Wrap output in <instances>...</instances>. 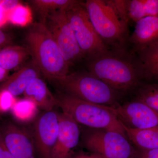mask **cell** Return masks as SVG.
Segmentation results:
<instances>
[{
	"instance_id": "6da1fadb",
	"label": "cell",
	"mask_w": 158,
	"mask_h": 158,
	"mask_svg": "<svg viewBox=\"0 0 158 158\" xmlns=\"http://www.w3.org/2000/svg\"><path fill=\"white\" fill-rule=\"evenodd\" d=\"M85 9L94 30L110 51L129 52L130 36L125 1L87 0Z\"/></svg>"
},
{
	"instance_id": "7a4b0ae2",
	"label": "cell",
	"mask_w": 158,
	"mask_h": 158,
	"mask_svg": "<svg viewBox=\"0 0 158 158\" xmlns=\"http://www.w3.org/2000/svg\"><path fill=\"white\" fill-rule=\"evenodd\" d=\"M88 72L124 94L142 84L141 72L131 54L110 52L87 60Z\"/></svg>"
},
{
	"instance_id": "3957f363",
	"label": "cell",
	"mask_w": 158,
	"mask_h": 158,
	"mask_svg": "<svg viewBox=\"0 0 158 158\" xmlns=\"http://www.w3.org/2000/svg\"><path fill=\"white\" fill-rule=\"evenodd\" d=\"M26 40L32 60L49 81L69 73L70 66L43 23L33 25L28 31Z\"/></svg>"
},
{
	"instance_id": "277c9868",
	"label": "cell",
	"mask_w": 158,
	"mask_h": 158,
	"mask_svg": "<svg viewBox=\"0 0 158 158\" xmlns=\"http://www.w3.org/2000/svg\"><path fill=\"white\" fill-rule=\"evenodd\" d=\"M50 81L59 92L101 106H114L123 95L89 72L69 73Z\"/></svg>"
},
{
	"instance_id": "5b68a950",
	"label": "cell",
	"mask_w": 158,
	"mask_h": 158,
	"mask_svg": "<svg viewBox=\"0 0 158 158\" xmlns=\"http://www.w3.org/2000/svg\"><path fill=\"white\" fill-rule=\"evenodd\" d=\"M55 96L57 106L61 108L62 113L70 116L78 124L92 129L117 132L127 137L111 107L85 101L61 92Z\"/></svg>"
},
{
	"instance_id": "8992f818",
	"label": "cell",
	"mask_w": 158,
	"mask_h": 158,
	"mask_svg": "<svg viewBox=\"0 0 158 158\" xmlns=\"http://www.w3.org/2000/svg\"><path fill=\"white\" fill-rule=\"evenodd\" d=\"M79 45L87 60L110 52L94 30L85 9L80 1L66 11Z\"/></svg>"
},
{
	"instance_id": "52a82bcc",
	"label": "cell",
	"mask_w": 158,
	"mask_h": 158,
	"mask_svg": "<svg viewBox=\"0 0 158 158\" xmlns=\"http://www.w3.org/2000/svg\"><path fill=\"white\" fill-rule=\"evenodd\" d=\"M85 147L104 158H136L137 149L126 136L113 131L92 129L84 136Z\"/></svg>"
},
{
	"instance_id": "ba28073f",
	"label": "cell",
	"mask_w": 158,
	"mask_h": 158,
	"mask_svg": "<svg viewBox=\"0 0 158 158\" xmlns=\"http://www.w3.org/2000/svg\"><path fill=\"white\" fill-rule=\"evenodd\" d=\"M52 35L65 60L71 66L85 59L65 10L48 14L41 22Z\"/></svg>"
},
{
	"instance_id": "9c48e42d",
	"label": "cell",
	"mask_w": 158,
	"mask_h": 158,
	"mask_svg": "<svg viewBox=\"0 0 158 158\" xmlns=\"http://www.w3.org/2000/svg\"><path fill=\"white\" fill-rule=\"evenodd\" d=\"M118 120L127 127L158 129V112L138 100L111 107Z\"/></svg>"
},
{
	"instance_id": "30bf717a",
	"label": "cell",
	"mask_w": 158,
	"mask_h": 158,
	"mask_svg": "<svg viewBox=\"0 0 158 158\" xmlns=\"http://www.w3.org/2000/svg\"><path fill=\"white\" fill-rule=\"evenodd\" d=\"M59 131V115L53 110L45 111L36 119L34 141L40 158H51Z\"/></svg>"
},
{
	"instance_id": "8fae6325",
	"label": "cell",
	"mask_w": 158,
	"mask_h": 158,
	"mask_svg": "<svg viewBox=\"0 0 158 158\" xmlns=\"http://www.w3.org/2000/svg\"><path fill=\"white\" fill-rule=\"evenodd\" d=\"M59 131L51 158H70L80 140L79 124L65 113H58Z\"/></svg>"
},
{
	"instance_id": "7c38bea8",
	"label": "cell",
	"mask_w": 158,
	"mask_h": 158,
	"mask_svg": "<svg viewBox=\"0 0 158 158\" xmlns=\"http://www.w3.org/2000/svg\"><path fill=\"white\" fill-rule=\"evenodd\" d=\"M6 148L15 158H36L34 140L28 133L13 123L0 129Z\"/></svg>"
},
{
	"instance_id": "4fadbf2b",
	"label": "cell",
	"mask_w": 158,
	"mask_h": 158,
	"mask_svg": "<svg viewBox=\"0 0 158 158\" xmlns=\"http://www.w3.org/2000/svg\"><path fill=\"white\" fill-rule=\"evenodd\" d=\"M41 73L40 69L32 59L8 77L1 85L0 91L7 90L14 97L19 96L24 93L33 79L40 77Z\"/></svg>"
},
{
	"instance_id": "5bb4252c",
	"label": "cell",
	"mask_w": 158,
	"mask_h": 158,
	"mask_svg": "<svg viewBox=\"0 0 158 158\" xmlns=\"http://www.w3.org/2000/svg\"><path fill=\"white\" fill-rule=\"evenodd\" d=\"M158 40V16H149L135 23L129 39L130 53Z\"/></svg>"
},
{
	"instance_id": "9a60e30c",
	"label": "cell",
	"mask_w": 158,
	"mask_h": 158,
	"mask_svg": "<svg viewBox=\"0 0 158 158\" xmlns=\"http://www.w3.org/2000/svg\"><path fill=\"white\" fill-rule=\"evenodd\" d=\"M141 72L142 80L158 82V40L131 53Z\"/></svg>"
},
{
	"instance_id": "2e32d148",
	"label": "cell",
	"mask_w": 158,
	"mask_h": 158,
	"mask_svg": "<svg viewBox=\"0 0 158 158\" xmlns=\"http://www.w3.org/2000/svg\"><path fill=\"white\" fill-rule=\"evenodd\" d=\"M23 94L27 99L45 111L53 110L57 106L55 95L40 77L33 79L29 83Z\"/></svg>"
},
{
	"instance_id": "e0dca14e",
	"label": "cell",
	"mask_w": 158,
	"mask_h": 158,
	"mask_svg": "<svg viewBox=\"0 0 158 158\" xmlns=\"http://www.w3.org/2000/svg\"><path fill=\"white\" fill-rule=\"evenodd\" d=\"M120 122L128 139L138 150L146 151L158 148V129L132 128Z\"/></svg>"
},
{
	"instance_id": "ac0fdd59",
	"label": "cell",
	"mask_w": 158,
	"mask_h": 158,
	"mask_svg": "<svg viewBox=\"0 0 158 158\" xmlns=\"http://www.w3.org/2000/svg\"><path fill=\"white\" fill-rule=\"evenodd\" d=\"M125 5L129 23H136L149 16H158V0H127Z\"/></svg>"
},
{
	"instance_id": "d6986e66",
	"label": "cell",
	"mask_w": 158,
	"mask_h": 158,
	"mask_svg": "<svg viewBox=\"0 0 158 158\" xmlns=\"http://www.w3.org/2000/svg\"><path fill=\"white\" fill-rule=\"evenodd\" d=\"M30 56L27 48L10 46L0 48V67L9 71L23 64Z\"/></svg>"
},
{
	"instance_id": "ffe728a7",
	"label": "cell",
	"mask_w": 158,
	"mask_h": 158,
	"mask_svg": "<svg viewBox=\"0 0 158 158\" xmlns=\"http://www.w3.org/2000/svg\"><path fill=\"white\" fill-rule=\"evenodd\" d=\"M81 1L77 0H32L31 4L41 17V21L49 13L58 10L67 11Z\"/></svg>"
},
{
	"instance_id": "44dd1931",
	"label": "cell",
	"mask_w": 158,
	"mask_h": 158,
	"mask_svg": "<svg viewBox=\"0 0 158 158\" xmlns=\"http://www.w3.org/2000/svg\"><path fill=\"white\" fill-rule=\"evenodd\" d=\"M135 91L136 99L158 112V82L142 84Z\"/></svg>"
},
{
	"instance_id": "7402d4cb",
	"label": "cell",
	"mask_w": 158,
	"mask_h": 158,
	"mask_svg": "<svg viewBox=\"0 0 158 158\" xmlns=\"http://www.w3.org/2000/svg\"><path fill=\"white\" fill-rule=\"evenodd\" d=\"M8 19L14 24L25 26L31 20V10L27 6L19 4L8 13Z\"/></svg>"
},
{
	"instance_id": "603a6c76",
	"label": "cell",
	"mask_w": 158,
	"mask_h": 158,
	"mask_svg": "<svg viewBox=\"0 0 158 158\" xmlns=\"http://www.w3.org/2000/svg\"><path fill=\"white\" fill-rule=\"evenodd\" d=\"M35 106L34 103L26 99L20 100L14 104L12 108L13 114L17 118L21 119L30 118L35 113Z\"/></svg>"
},
{
	"instance_id": "cb8c5ba5",
	"label": "cell",
	"mask_w": 158,
	"mask_h": 158,
	"mask_svg": "<svg viewBox=\"0 0 158 158\" xmlns=\"http://www.w3.org/2000/svg\"><path fill=\"white\" fill-rule=\"evenodd\" d=\"M14 96L7 90L0 91V111L6 112L12 107L15 103Z\"/></svg>"
},
{
	"instance_id": "d4e9b609",
	"label": "cell",
	"mask_w": 158,
	"mask_h": 158,
	"mask_svg": "<svg viewBox=\"0 0 158 158\" xmlns=\"http://www.w3.org/2000/svg\"><path fill=\"white\" fill-rule=\"evenodd\" d=\"M136 158H158V148L146 151L137 149Z\"/></svg>"
},
{
	"instance_id": "484cf974",
	"label": "cell",
	"mask_w": 158,
	"mask_h": 158,
	"mask_svg": "<svg viewBox=\"0 0 158 158\" xmlns=\"http://www.w3.org/2000/svg\"><path fill=\"white\" fill-rule=\"evenodd\" d=\"M0 4L8 14L9 11L15 8L20 3L19 1L15 0H4L0 1Z\"/></svg>"
},
{
	"instance_id": "4316f807",
	"label": "cell",
	"mask_w": 158,
	"mask_h": 158,
	"mask_svg": "<svg viewBox=\"0 0 158 158\" xmlns=\"http://www.w3.org/2000/svg\"><path fill=\"white\" fill-rule=\"evenodd\" d=\"M8 20V13L0 4V27L5 24Z\"/></svg>"
},
{
	"instance_id": "83f0119b",
	"label": "cell",
	"mask_w": 158,
	"mask_h": 158,
	"mask_svg": "<svg viewBox=\"0 0 158 158\" xmlns=\"http://www.w3.org/2000/svg\"><path fill=\"white\" fill-rule=\"evenodd\" d=\"M75 158H104L101 156L97 154L93 153L90 154H87L81 153L78 155Z\"/></svg>"
},
{
	"instance_id": "f1b7e54d",
	"label": "cell",
	"mask_w": 158,
	"mask_h": 158,
	"mask_svg": "<svg viewBox=\"0 0 158 158\" xmlns=\"http://www.w3.org/2000/svg\"><path fill=\"white\" fill-rule=\"evenodd\" d=\"M8 72L9 71L0 67V82L8 78L7 76H8Z\"/></svg>"
},
{
	"instance_id": "f546056e",
	"label": "cell",
	"mask_w": 158,
	"mask_h": 158,
	"mask_svg": "<svg viewBox=\"0 0 158 158\" xmlns=\"http://www.w3.org/2000/svg\"><path fill=\"white\" fill-rule=\"evenodd\" d=\"M7 41V36L3 31L0 30V46L4 45Z\"/></svg>"
},
{
	"instance_id": "4dcf8cb0",
	"label": "cell",
	"mask_w": 158,
	"mask_h": 158,
	"mask_svg": "<svg viewBox=\"0 0 158 158\" xmlns=\"http://www.w3.org/2000/svg\"><path fill=\"white\" fill-rule=\"evenodd\" d=\"M0 158H15L9 151L6 149L0 154Z\"/></svg>"
},
{
	"instance_id": "1f68e13d",
	"label": "cell",
	"mask_w": 158,
	"mask_h": 158,
	"mask_svg": "<svg viewBox=\"0 0 158 158\" xmlns=\"http://www.w3.org/2000/svg\"><path fill=\"white\" fill-rule=\"evenodd\" d=\"M6 149H7V148H6V145H5V143H4L2 134H1V132H0V154Z\"/></svg>"
}]
</instances>
